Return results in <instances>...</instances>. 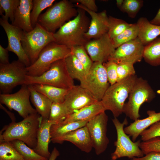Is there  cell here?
I'll return each mask as SVG.
<instances>
[{
  "label": "cell",
  "instance_id": "1",
  "mask_svg": "<svg viewBox=\"0 0 160 160\" xmlns=\"http://www.w3.org/2000/svg\"><path fill=\"white\" fill-rule=\"evenodd\" d=\"M77 9V15L54 33L55 42L70 49L77 46H85L89 41L85 35L88 30L90 21L85 10L80 8Z\"/></svg>",
  "mask_w": 160,
  "mask_h": 160
},
{
  "label": "cell",
  "instance_id": "2",
  "mask_svg": "<svg viewBox=\"0 0 160 160\" xmlns=\"http://www.w3.org/2000/svg\"><path fill=\"white\" fill-rule=\"evenodd\" d=\"M42 118L38 113L29 115L19 122H12L3 128L0 142L19 140L34 149L37 143V133Z\"/></svg>",
  "mask_w": 160,
  "mask_h": 160
},
{
  "label": "cell",
  "instance_id": "3",
  "mask_svg": "<svg viewBox=\"0 0 160 160\" xmlns=\"http://www.w3.org/2000/svg\"><path fill=\"white\" fill-rule=\"evenodd\" d=\"M71 1L56 2L39 16L37 23L47 31L53 33L67 21L77 15V9Z\"/></svg>",
  "mask_w": 160,
  "mask_h": 160
},
{
  "label": "cell",
  "instance_id": "4",
  "mask_svg": "<svg viewBox=\"0 0 160 160\" xmlns=\"http://www.w3.org/2000/svg\"><path fill=\"white\" fill-rule=\"evenodd\" d=\"M137 77L129 76L110 85L100 101L105 111L109 110L114 117L117 118L123 112L125 101Z\"/></svg>",
  "mask_w": 160,
  "mask_h": 160
},
{
  "label": "cell",
  "instance_id": "5",
  "mask_svg": "<svg viewBox=\"0 0 160 160\" xmlns=\"http://www.w3.org/2000/svg\"><path fill=\"white\" fill-rule=\"evenodd\" d=\"M47 84L67 89H70L75 85L73 79L67 69L64 59L54 63L47 71L40 76L26 75L24 84Z\"/></svg>",
  "mask_w": 160,
  "mask_h": 160
},
{
  "label": "cell",
  "instance_id": "6",
  "mask_svg": "<svg viewBox=\"0 0 160 160\" xmlns=\"http://www.w3.org/2000/svg\"><path fill=\"white\" fill-rule=\"evenodd\" d=\"M156 96L155 92L147 81L137 77L129 93L128 101L124 105L123 113L134 121L138 119L141 105L145 102L151 101Z\"/></svg>",
  "mask_w": 160,
  "mask_h": 160
},
{
  "label": "cell",
  "instance_id": "7",
  "mask_svg": "<svg viewBox=\"0 0 160 160\" xmlns=\"http://www.w3.org/2000/svg\"><path fill=\"white\" fill-rule=\"evenodd\" d=\"M71 53V49L53 42L47 45L40 53L38 59L26 67L27 75L33 76L41 75L55 62L64 59Z\"/></svg>",
  "mask_w": 160,
  "mask_h": 160
},
{
  "label": "cell",
  "instance_id": "8",
  "mask_svg": "<svg viewBox=\"0 0 160 160\" xmlns=\"http://www.w3.org/2000/svg\"><path fill=\"white\" fill-rule=\"evenodd\" d=\"M53 42H55L54 33L47 31L38 23L31 31H23L21 42L31 65L36 60L44 47Z\"/></svg>",
  "mask_w": 160,
  "mask_h": 160
},
{
  "label": "cell",
  "instance_id": "9",
  "mask_svg": "<svg viewBox=\"0 0 160 160\" xmlns=\"http://www.w3.org/2000/svg\"><path fill=\"white\" fill-rule=\"evenodd\" d=\"M112 121L116 130L117 138L114 142L115 150L111 154V160H116L123 157L132 159L143 156L144 155L139 147L141 140L132 141L129 136L124 132V126L128 124L127 119L125 118L122 123L116 117H114Z\"/></svg>",
  "mask_w": 160,
  "mask_h": 160
},
{
  "label": "cell",
  "instance_id": "10",
  "mask_svg": "<svg viewBox=\"0 0 160 160\" xmlns=\"http://www.w3.org/2000/svg\"><path fill=\"white\" fill-rule=\"evenodd\" d=\"M103 63L93 62L80 86L87 90L98 101H101L109 84Z\"/></svg>",
  "mask_w": 160,
  "mask_h": 160
},
{
  "label": "cell",
  "instance_id": "11",
  "mask_svg": "<svg viewBox=\"0 0 160 160\" xmlns=\"http://www.w3.org/2000/svg\"><path fill=\"white\" fill-rule=\"evenodd\" d=\"M18 60L6 65L0 64V90L1 93L9 94L17 86L24 84L27 70Z\"/></svg>",
  "mask_w": 160,
  "mask_h": 160
},
{
  "label": "cell",
  "instance_id": "12",
  "mask_svg": "<svg viewBox=\"0 0 160 160\" xmlns=\"http://www.w3.org/2000/svg\"><path fill=\"white\" fill-rule=\"evenodd\" d=\"M30 97V92L28 85L23 84L19 90L14 93L1 94L0 102L6 105L10 110L16 111L24 119L37 113L31 104Z\"/></svg>",
  "mask_w": 160,
  "mask_h": 160
},
{
  "label": "cell",
  "instance_id": "13",
  "mask_svg": "<svg viewBox=\"0 0 160 160\" xmlns=\"http://www.w3.org/2000/svg\"><path fill=\"white\" fill-rule=\"evenodd\" d=\"M108 121V116L104 111L90 119L86 125L88 129L92 147L95 149L97 155L104 152L109 143L107 135Z\"/></svg>",
  "mask_w": 160,
  "mask_h": 160
},
{
  "label": "cell",
  "instance_id": "14",
  "mask_svg": "<svg viewBox=\"0 0 160 160\" xmlns=\"http://www.w3.org/2000/svg\"><path fill=\"white\" fill-rule=\"evenodd\" d=\"M144 48V45L137 37L116 49L108 60L113 61L117 64L130 63L134 64L143 58Z\"/></svg>",
  "mask_w": 160,
  "mask_h": 160
},
{
  "label": "cell",
  "instance_id": "15",
  "mask_svg": "<svg viewBox=\"0 0 160 160\" xmlns=\"http://www.w3.org/2000/svg\"><path fill=\"white\" fill-rule=\"evenodd\" d=\"M0 24L4 29L7 36L8 45L6 48L9 51L16 54L18 60L24 64L26 67L31 65L30 60L23 47L21 36L23 30L10 24L8 20L1 17Z\"/></svg>",
  "mask_w": 160,
  "mask_h": 160
},
{
  "label": "cell",
  "instance_id": "16",
  "mask_svg": "<svg viewBox=\"0 0 160 160\" xmlns=\"http://www.w3.org/2000/svg\"><path fill=\"white\" fill-rule=\"evenodd\" d=\"M98 101L86 89L80 85H74L69 89L63 104L68 116Z\"/></svg>",
  "mask_w": 160,
  "mask_h": 160
},
{
  "label": "cell",
  "instance_id": "17",
  "mask_svg": "<svg viewBox=\"0 0 160 160\" xmlns=\"http://www.w3.org/2000/svg\"><path fill=\"white\" fill-rule=\"evenodd\" d=\"M84 47L93 62L103 63L108 60L116 49L107 33L98 39L90 40Z\"/></svg>",
  "mask_w": 160,
  "mask_h": 160
},
{
  "label": "cell",
  "instance_id": "18",
  "mask_svg": "<svg viewBox=\"0 0 160 160\" xmlns=\"http://www.w3.org/2000/svg\"><path fill=\"white\" fill-rule=\"evenodd\" d=\"M74 5L75 7L85 10L91 17L88 30L85 35L88 41L98 39L108 33V16L106 10H104L97 13L89 10L80 4H77Z\"/></svg>",
  "mask_w": 160,
  "mask_h": 160
},
{
  "label": "cell",
  "instance_id": "19",
  "mask_svg": "<svg viewBox=\"0 0 160 160\" xmlns=\"http://www.w3.org/2000/svg\"><path fill=\"white\" fill-rule=\"evenodd\" d=\"M53 143H62L65 141L71 142L81 151L89 153L93 148L90 135L86 126L69 132L60 137L51 139Z\"/></svg>",
  "mask_w": 160,
  "mask_h": 160
},
{
  "label": "cell",
  "instance_id": "20",
  "mask_svg": "<svg viewBox=\"0 0 160 160\" xmlns=\"http://www.w3.org/2000/svg\"><path fill=\"white\" fill-rule=\"evenodd\" d=\"M147 113L148 116L147 117L135 120L124 129L126 133L132 137L133 142L143 131L154 124L160 121V112L157 113L154 110H148Z\"/></svg>",
  "mask_w": 160,
  "mask_h": 160
},
{
  "label": "cell",
  "instance_id": "21",
  "mask_svg": "<svg viewBox=\"0 0 160 160\" xmlns=\"http://www.w3.org/2000/svg\"><path fill=\"white\" fill-rule=\"evenodd\" d=\"M53 124L48 119L42 118L37 132L36 146L33 149L39 155L48 159L51 155L48 148L51 140L50 129Z\"/></svg>",
  "mask_w": 160,
  "mask_h": 160
},
{
  "label": "cell",
  "instance_id": "22",
  "mask_svg": "<svg viewBox=\"0 0 160 160\" xmlns=\"http://www.w3.org/2000/svg\"><path fill=\"white\" fill-rule=\"evenodd\" d=\"M33 0H20V5L15 14L14 20L12 24L29 32L33 28L31 20V14L33 8Z\"/></svg>",
  "mask_w": 160,
  "mask_h": 160
},
{
  "label": "cell",
  "instance_id": "23",
  "mask_svg": "<svg viewBox=\"0 0 160 160\" xmlns=\"http://www.w3.org/2000/svg\"><path fill=\"white\" fill-rule=\"evenodd\" d=\"M105 111L101 101H98L68 115L62 122L67 123L89 120Z\"/></svg>",
  "mask_w": 160,
  "mask_h": 160
},
{
  "label": "cell",
  "instance_id": "24",
  "mask_svg": "<svg viewBox=\"0 0 160 160\" xmlns=\"http://www.w3.org/2000/svg\"><path fill=\"white\" fill-rule=\"evenodd\" d=\"M136 23L139 28L138 37L145 46L160 35V25L151 24L147 18H139Z\"/></svg>",
  "mask_w": 160,
  "mask_h": 160
},
{
  "label": "cell",
  "instance_id": "25",
  "mask_svg": "<svg viewBox=\"0 0 160 160\" xmlns=\"http://www.w3.org/2000/svg\"><path fill=\"white\" fill-rule=\"evenodd\" d=\"M30 99L37 113L43 119H48L52 102L47 97L36 91L32 85H28Z\"/></svg>",
  "mask_w": 160,
  "mask_h": 160
},
{
  "label": "cell",
  "instance_id": "26",
  "mask_svg": "<svg viewBox=\"0 0 160 160\" xmlns=\"http://www.w3.org/2000/svg\"><path fill=\"white\" fill-rule=\"evenodd\" d=\"M32 85L36 91L47 97L52 103H63L69 89L44 84Z\"/></svg>",
  "mask_w": 160,
  "mask_h": 160
},
{
  "label": "cell",
  "instance_id": "27",
  "mask_svg": "<svg viewBox=\"0 0 160 160\" xmlns=\"http://www.w3.org/2000/svg\"><path fill=\"white\" fill-rule=\"evenodd\" d=\"M53 124L50 129L51 139L62 136L67 133L85 126L89 121Z\"/></svg>",
  "mask_w": 160,
  "mask_h": 160
},
{
  "label": "cell",
  "instance_id": "28",
  "mask_svg": "<svg viewBox=\"0 0 160 160\" xmlns=\"http://www.w3.org/2000/svg\"><path fill=\"white\" fill-rule=\"evenodd\" d=\"M64 60L68 73L73 79H76L80 82L84 79L87 72L80 61L71 52Z\"/></svg>",
  "mask_w": 160,
  "mask_h": 160
},
{
  "label": "cell",
  "instance_id": "29",
  "mask_svg": "<svg viewBox=\"0 0 160 160\" xmlns=\"http://www.w3.org/2000/svg\"><path fill=\"white\" fill-rule=\"evenodd\" d=\"M143 58L151 66L160 65V37H158L145 46Z\"/></svg>",
  "mask_w": 160,
  "mask_h": 160
},
{
  "label": "cell",
  "instance_id": "30",
  "mask_svg": "<svg viewBox=\"0 0 160 160\" xmlns=\"http://www.w3.org/2000/svg\"><path fill=\"white\" fill-rule=\"evenodd\" d=\"M139 28L137 23L131 25L121 33L111 39L113 44L116 49L121 44L138 37Z\"/></svg>",
  "mask_w": 160,
  "mask_h": 160
},
{
  "label": "cell",
  "instance_id": "31",
  "mask_svg": "<svg viewBox=\"0 0 160 160\" xmlns=\"http://www.w3.org/2000/svg\"><path fill=\"white\" fill-rule=\"evenodd\" d=\"M16 150L22 156L25 160H48L36 153L33 149L28 146L23 142L15 140L11 142Z\"/></svg>",
  "mask_w": 160,
  "mask_h": 160
},
{
  "label": "cell",
  "instance_id": "32",
  "mask_svg": "<svg viewBox=\"0 0 160 160\" xmlns=\"http://www.w3.org/2000/svg\"><path fill=\"white\" fill-rule=\"evenodd\" d=\"M131 24L121 19L109 16L107 33L112 39L130 27Z\"/></svg>",
  "mask_w": 160,
  "mask_h": 160
},
{
  "label": "cell",
  "instance_id": "33",
  "mask_svg": "<svg viewBox=\"0 0 160 160\" xmlns=\"http://www.w3.org/2000/svg\"><path fill=\"white\" fill-rule=\"evenodd\" d=\"M0 142V160H25L11 142Z\"/></svg>",
  "mask_w": 160,
  "mask_h": 160
},
{
  "label": "cell",
  "instance_id": "34",
  "mask_svg": "<svg viewBox=\"0 0 160 160\" xmlns=\"http://www.w3.org/2000/svg\"><path fill=\"white\" fill-rule=\"evenodd\" d=\"M55 0H33V8L31 14V20L33 28L37 23L38 18L41 12L52 5Z\"/></svg>",
  "mask_w": 160,
  "mask_h": 160
},
{
  "label": "cell",
  "instance_id": "35",
  "mask_svg": "<svg viewBox=\"0 0 160 160\" xmlns=\"http://www.w3.org/2000/svg\"><path fill=\"white\" fill-rule=\"evenodd\" d=\"M20 2V0H0V11L5 13L2 17L7 20L9 18L12 23H13L15 12Z\"/></svg>",
  "mask_w": 160,
  "mask_h": 160
},
{
  "label": "cell",
  "instance_id": "36",
  "mask_svg": "<svg viewBox=\"0 0 160 160\" xmlns=\"http://www.w3.org/2000/svg\"><path fill=\"white\" fill-rule=\"evenodd\" d=\"M68 115L63 103H52L48 120L54 124L62 122Z\"/></svg>",
  "mask_w": 160,
  "mask_h": 160
},
{
  "label": "cell",
  "instance_id": "37",
  "mask_svg": "<svg viewBox=\"0 0 160 160\" xmlns=\"http://www.w3.org/2000/svg\"><path fill=\"white\" fill-rule=\"evenodd\" d=\"M71 52L84 66L87 73L90 69L93 62L88 56L84 46H77L71 48Z\"/></svg>",
  "mask_w": 160,
  "mask_h": 160
},
{
  "label": "cell",
  "instance_id": "38",
  "mask_svg": "<svg viewBox=\"0 0 160 160\" xmlns=\"http://www.w3.org/2000/svg\"><path fill=\"white\" fill-rule=\"evenodd\" d=\"M142 0H124L120 10L126 13L131 18L135 17L143 5Z\"/></svg>",
  "mask_w": 160,
  "mask_h": 160
},
{
  "label": "cell",
  "instance_id": "39",
  "mask_svg": "<svg viewBox=\"0 0 160 160\" xmlns=\"http://www.w3.org/2000/svg\"><path fill=\"white\" fill-rule=\"evenodd\" d=\"M139 147L145 155L151 152L160 153V137L143 141L140 143Z\"/></svg>",
  "mask_w": 160,
  "mask_h": 160
},
{
  "label": "cell",
  "instance_id": "40",
  "mask_svg": "<svg viewBox=\"0 0 160 160\" xmlns=\"http://www.w3.org/2000/svg\"><path fill=\"white\" fill-rule=\"evenodd\" d=\"M134 64L130 63H122L117 64V82L129 76L135 75Z\"/></svg>",
  "mask_w": 160,
  "mask_h": 160
},
{
  "label": "cell",
  "instance_id": "41",
  "mask_svg": "<svg viewBox=\"0 0 160 160\" xmlns=\"http://www.w3.org/2000/svg\"><path fill=\"white\" fill-rule=\"evenodd\" d=\"M141 140L146 141L154 137H160V121L152 124L140 134Z\"/></svg>",
  "mask_w": 160,
  "mask_h": 160
},
{
  "label": "cell",
  "instance_id": "42",
  "mask_svg": "<svg viewBox=\"0 0 160 160\" xmlns=\"http://www.w3.org/2000/svg\"><path fill=\"white\" fill-rule=\"evenodd\" d=\"M103 64L105 67L108 81L110 85L116 83L117 80V64L111 60H108Z\"/></svg>",
  "mask_w": 160,
  "mask_h": 160
},
{
  "label": "cell",
  "instance_id": "43",
  "mask_svg": "<svg viewBox=\"0 0 160 160\" xmlns=\"http://www.w3.org/2000/svg\"><path fill=\"white\" fill-rule=\"evenodd\" d=\"M72 2L79 3L89 10L96 12L98 10L96 4L95 0H70Z\"/></svg>",
  "mask_w": 160,
  "mask_h": 160
},
{
  "label": "cell",
  "instance_id": "44",
  "mask_svg": "<svg viewBox=\"0 0 160 160\" xmlns=\"http://www.w3.org/2000/svg\"><path fill=\"white\" fill-rule=\"evenodd\" d=\"M130 160H160V153L156 152L149 153L141 157H134Z\"/></svg>",
  "mask_w": 160,
  "mask_h": 160
},
{
  "label": "cell",
  "instance_id": "45",
  "mask_svg": "<svg viewBox=\"0 0 160 160\" xmlns=\"http://www.w3.org/2000/svg\"><path fill=\"white\" fill-rule=\"evenodd\" d=\"M9 51L0 45V64L4 65L9 63Z\"/></svg>",
  "mask_w": 160,
  "mask_h": 160
},
{
  "label": "cell",
  "instance_id": "46",
  "mask_svg": "<svg viewBox=\"0 0 160 160\" xmlns=\"http://www.w3.org/2000/svg\"><path fill=\"white\" fill-rule=\"evenodd\" d=\"M150 22L152 24L160 25V8L155 16Z\"/></svg>",
  "mask_w": 160,
  "mask_h": 160
},
{
  "label": "cell",
  "instance_id": "47",
  "mask_svg": "<svg viewBox=\"0 0 160 160\" xmlns=\"http://www.w3.org/2000/svg\"><path fill=\"white\" fill-rule=\"evenodd\" d=\"M60 155V153L56 147H54L51 153V155L48 160H56Z\"/></svg>",
  "mask_w": 160,
  "mask_h": 160
},
{
  "label": "cell",
  "instance_id": "48",
  "mask_svg": "<svg viewBox=\"0 0 160 160\" xmlns=\"http://www.w3.org/2000/svg\"><path fill=\"white\" fill-rule=\"evenodd\" d=\"M0 108L6 112L11 119L12 122H15L16 118L13 113L8 111L1 103L0 104Z\"/></svg>",
  "mask_w": 160,
  "mask_h": 160
},
{
  "label": "cell",
  "instance_id": "49",
  "mask_svg": "<svg viewBox=\"0 0 160 160\" xmlns=\"http://www.w3.org/2000/svg\"><path fill=\"white\" fill-rule=\"evenodd\" d=\"M124 0H116V4L119 8L120 9L123 5Z\"/></svg>",
  "mask_w": 160,
  "mask_h": 160
}]
</instances>
